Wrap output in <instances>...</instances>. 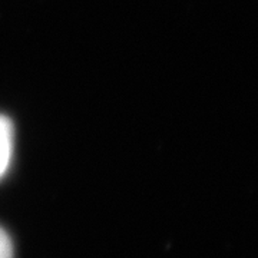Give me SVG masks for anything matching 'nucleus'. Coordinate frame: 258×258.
Listing matches in <instances>:
<instances>
[{
	"mask_svg": "<svg viewBox=\"0 0 258 258\" xmlns=\"http://www.w3.org/2000/svg\"><path fill=\"white\" fill-rule=\"evenodd\" d=\"M12 155V128L8 119L0 116V176L5 174Z\"/></svg>",
	"mask_w": 258,
	"mask_h": 258,
	"instance_id": "1",
	"label": "nucleus"
},
{
	"mask_svg": "<svg viewBox=\"0 0 258 258\" xmlns=\"http://www.w3.org/2000/svg\"><path fill=\"white\" fill-rule=\"evenodd\" d=\"M0 258H15L13 257V245L9 235L0 228Z\"/></svg>",
	"mask_w": 258,
	"mask_h": 258,
	"instance_id": "2",
	"label": "nucleus"
}]
</instances>
